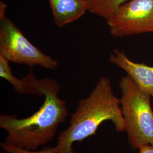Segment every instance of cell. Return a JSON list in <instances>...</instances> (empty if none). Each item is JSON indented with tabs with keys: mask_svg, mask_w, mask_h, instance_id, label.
Wrapping results in <instances>:
<instances>
[{
	"mask_svg": "<svg viewBox=\"0 0 153 153\" xmlns=\"http://www.w3.org/2000/svg\"><path fill=\"white\" fill-rule=\"evenodd\" d=\"M138 153H153V145H146L138 149Z\"/></svg>",
	"mask_w": 153,
	"mask_h": 153,
	"instance_id": "8fae6325",
	"label": "cell"
},
{
	"mask_svg": "<svg viewBox=\"0 0 153 153\" xmlns=\"http://www.w3.org/2000/svg\"><path fill=\"white\" fill-rule=\"evenodd\" d=\"M107 121L113 123L116 132L126 131L120 99L115 96L109 78L102 76L88 97L78 101L68 127L60 132L56 153H76L74 143L94 136Z\"/></svg>",
	"mask_w": 153,
	"mask_h": 153,
	"instance_id": "7a4b0ae2",
	"label": "cell"
},
{
	"mask_svg": "<svg viewBox=\"0 0 153 153\" xmlns=\"http://www.w3.org/2000/svg\"><path fill=\"white\" fill-rule=\"evenodd\" d=\"M55 25L62 27L75 22L88 11L87 0H49Z\"/></svg>",
	"mask_w": 153,
	"mask_h": 153,
	"instance_id": "52a82bcc",
	"label": "cell"
},
{
	"mask_svg": "<svg viewBox=\"0 0 153 153\" xmlns=\"http://www.w3.org/2000/svg\"><path fill=\"white\" fill-rule=\"evenodd\" d=\"M109 61L126 71L138 88L153 98V66L134 62L118 49L111 52Z\"/></svg>",
	"mask_w": 153,
	"mask_h": 153,
	"instance_id": "8992f818",
	"label": "cell"
},
{
	"mask_svg": "<svg viewBox=\"0 0 153 153\" xmlns=\"http://www.w3.org/2000/svg\"><path fill=\"white\" fill-rule=\"evenodd\" d=\"M129 0H87L88 11L109 20L120 6Z\"/></svg>",
	"mask_w": 153,
	"mask_h": 153,
	"instance_id": "9c48e42d",
	"label": "cell"
},
{
	"mask_svg": "<svg viewBox=\"0 0 153 153\" xmlns=\"http://www.w3.org/2000/svg\"><path fill=\"white\" fill-rule=\"evenodd\" d=\"M122 114L126 123L128 140L131 148L138 149L153 145V111L151 96L138 88L129 76L119 82Z\"/></svg>",
	"mask_w": 153,
	"mask_h": 153,
	"instance_id": "3957f363",
	"label": "cell"
},
{
	"mask_svg": "<svg viewBox=\"0 0 153 153\" xmlns=\"http://www.w3.org/2000/svg\"><path fill=\"white\" fill-rule=\"evenodd\" d=\"M7 5L0 2V55L9 62L40 66L44 69L55 70L59 62L45 54L24 35L19 28L6 14Z\"/></svg>",
	"mask_w": 153,
	"mask_h": 153,
	"instance_id": "277c9868",
	"label": "cell"
},
{
	"mask_svg": "<svg viewBox=\"0 0 153 153\" xmlns=\"http://www.w3.org/2000/svg\"><path fill=\"white\" fill-rule=\"evenodd\" d=\"M0 76L9 82L17 93L43 96L36 83L38 78L32 72L21 79L17 78L12 73L9 62L1 55H0Z\"/></svg>",
	"mask_w": 153,
	"mask_h": 153,
	"instance_id": "ba28073f",
	"label": "cell"
},
{
	"mask_svg": "<svg viewBox=\"0 0 153 153\" xmlns=\"http://www.w3.org/2000/svg\"></svg>",
	"mask_w": 153,
	"mask_h": 153,
	"instance_id": "7c38bea8",
	"label": "cell"
},
{
	"mask_svg": "<svg viewBox=\"0 0 153 153\" xmlns=\"http://www.w3.org/2000/svg\"><path fill=\"white\" fill-rule=\"evenodd\" d=\"M112 36L117 38L153 33V0H129L107 21Z\"/></svg>",
	"mask_w": 153,
	"mask_h": 153,
	"instance_id": "5b68a950",
	"label": "cell"
},
{
	"mask_svg": "<svg viewBox=\"0 0 153 153\" xmlns=\"http://www.w3.org/2000/svg\"><path fill=\"white\" fill-rule=\"evenodd\" d=\"M37 85L44 97L38 111L23 119L16 115H0V127L6 131L5 142L31 151L50 142L68 115L66 103L59 96L60 86L58 82L48 78H38Z\"/></svg>",
	"mask_w": 153,
	"mask_h": 153,
	"instance_id": "6da1fadb",
	"label": "cell"
},
{
	"mask_svg": "<svg viewBox=\"0 0 153 153\" xmlns=\"http://www.w3.org/2000/svg\"><path fill=\"white\" fill-rule=\"evenodd\" d=\"M1 147L3 150L7 153H56L55 147H43L40 150L35 151L26 150L22 149L16 148L7 142L1 143Z\"/></svg>",
	"mask_w": 153,
	"mask_h": 153,
	"instance_id": "30bf717a",
	"label": "cell"
}]
</instances>
